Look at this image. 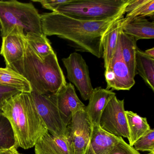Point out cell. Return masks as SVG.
Wrapping results in <instances>:
<instances>
[{"instance_id": "6da1fadb", "label": "cell", "mask_w": 154, "mask_h": 154, "mask_svg": "<svg viewBox=\"0 0 154 154\" xmlns=\"http://www.w3.org/2000/svg\"><path fill=\"white\" fill-rule=\"evenodd\" d=\"M124 14L93 21L78 19L58 12L45 13L40 15L41 27L47 36H57L68 41L76 51L87 52L101 58L104 34Z\"/></svg>"}, {"instance_id": "7a4b0ae2", "label": "cell", "mask_w": 154, "mask_h": 154, "mask_svg": "<svg viewBox=\"0 0 154 154\" xmlns=\"http://www.w3.org/2000/svg\"><path fill=\"white\" fill-rule=\"evenodd\" d=\"M1 110L12 126L17 149L33 147L48 131L30 93L15 94L6 102Z\"/></svg>"}, {"instance_id": "3957f363", "label": "cell", "mask_w": 154, "mask_h": 154, "mask_svg": "<svg viewBox=\"0 0 154 154\" xmlns=\"http://www.w3.org/2000/svg\"><path fill=\"white\" fill-rule=\"evenodd\" d=\"M9 68L24 76L30 83L32 91L40 94H57L67 83L56 53L42 60L26 39L23 57Z\"/></svg>"}, {"instance_id": "277c9868", "label": "cell", "mask_w": 154, "mask_h": 154, "mask_svg": "<svg viewBox=\"0 0 154 154\" xmlns=\"http://www.w3.org/2000/svg\"><path fill=\"white\" fill-rule=\"evenodd\" d=\"M16 27L28 33L43 34L41 17L31 3L16 0L0 1V31L2 38L8 35Z\"/></svg>"}, {"instance_id": "5b68a950", "label": "cell", "mask_w": 154, "mask_h": 154, "mask_svg": "<svg viewBox=\"0 0 154 154\" xmlns=\"http://www.w3.org/2000/svg\"><path fill=\"white\" fill-rule=\"evenodd\" d=\"M130 0H70L55 12L85 20H104L125 13Z\"/></svg>"}, {"instance_id": "8992f818", "label": "cell", "mask_w": 154, "mask_h": 154, "mask_svg": "<svg viewBox=\"0 0 154 154\" xmlns=\"http://www.w3.org/2000/svg\"><path fill=\"white\" fill-rule=\"evenodd\" d=\"M30 94L48 132L55 137L65 136L66 127L60 115L55 94H40L34 91Z\"/></svg>"}, {"instance_id": "52a82bcc", "label": "cell", "mask_w": 154, "mask_h": 154, "mask_svg": "<svg viewBox=\"0 0 154 154\" xmlns=\"http://www.w3.org/2000/svg\"><path fill=\"white\" fill-rule=\"evenodd\" d=\"M104 75L107 83V90L129 91L135 85L134 78L131 75L122 56L119 37L109 68L105 70Z\"/></svg>"}, {"instance_id": "ba28073f", "label": "cell", "mask_w": 154, "mask_h": 154, "mask_svg": "<svg viewBox=\"0 0 154 154\" xmlns=\"http://www.w3.org/2000/svg\"><path fill=\"white\" fill-rule=\"evenodd\" d=\"M100 126L115 137L128 139L124 100H119L115 96L110 100L101 116Z\"/></svg>"}, {"instance_id": "9c48e42d", "label": "cell", "mask_w": 154, "mask_h": 154, "mask_svg": "<svg viewBox=\"0 0 154 154\" xmlns=\"http://www.w3.org/2000/svg\"><path fill=\"white\" fill-rule=\"evenodd\" d=\"M67 72L69 82L73 84L80 92L84 100H89L93 90L86 62L80 54L73 53L62 59Z\"/></svg>"}, {"instance_id": "30bf717a", "label": "cell", "mask_w": 154, "mask_h": 154, "mask_svg": "<svg viewBox=\"0 0 154 154\" xmlns=\"http://www.w3.org/2000/svg\"><path fill=\"white\" fill-rule=\"evenodd\" d=\"M84 109L74 113L66 127V136L74 154H83L91 138L92 127Z\"/></svg>"}, {"instance_id": "8fae6325", "label": "cell", "mask_w": 154, "mask_h": 154, "mask_svg": "<svg viewBox=\"0 0 154 154\" xmlns=\"http://www.w3.org/2000/svg\"><path fill=\"white\" fill-rule=\"evenodd\" d=\"M55 95L60 115L64 124L67 127L74 114L84 109L85 105L78 98L71 83H67Z\"/></svg>"}, {"instance_id": "7c38bea8", "label": "cell", "mask_w": 154, "mask_h": 154, "mask_svg": "<svg viewBox=\"0 0 154 154\" xmlns=\"http://www.w3.org/2000/svg\"><path fill=\"white\" fill-rule=\"evenodd\" d=\"M25 35L23 30L16 27L8 35L2 38L0 54L4 58L6 67H9L23 57Z\"/></svg>"}, {"instance_id": "4fadbf2b", "label": "cell", "mask_w": 154, "mask_h": 154, "mask_svg": "<svg viewBox=\"0 0 154 154\" xmlns=\"http://www.w3.org/2000/svg\"><path fill=\"white\" fill-rule=\"evenodd\" d=\"M116 96L111 90L98 87L93 89L89 99V103L85 111L87 114L92 128L100 126V119L103 112L110 100Z\"/></svg>"}, {"instance_id": "5bb4252c", "label": "cell", "mask_w": 154, "mask_h": 154, "mask_svg": "<svg viewBox=\"0 0 154 154\" xmlns=\"http://www.w3.org/2000/svg\"><path fill=\"white\" fill-rule=\"evenodd\" d=\"M121 138L108 133L100 126H93L90 140L83 154H111Z\"/></svg>"}, {"instance_id": "9a60e30c", "label": "cell", "mask_w": 154, "mask_h": 154, "mask_svg": "<svg viewBox=\"0 0 154 154\" xmlns=\"http://www.w3.org/2000/svg\"><path fill=\"white\" fill-rule=\"evenodd\" d=\"M35 154H74L66 136L55 137L47 131L38 140Z\"/></svg>"}, {"instance_id": "2e32d148", "label": "cell", "mask_w": 154, "mask_h": 154, "mask_svg": "<svg viewBox=\"0 0 154 154\" xmlns=\"http://www.w3.org/2000/svg\"><path fill=\"white\" fill-rule=\"evenodd\" d=\"M122 30L137 41L154 38V22H150L145 18H134L126 22L124 21Z\"/></svg>"}, {"instance_id": "e0dca14e", "label": "cell", "mask_w": 154, "mask_h": 154, "mask_svg": "<svg viewBox=\"0 0 154 154\" xmlns=\"http://www.w3.org/2000/svg\"><path fill=\"white\" fill-rule=\"evenodd\" d=\"M124 21V17H122L112 25L103 36V57L104 60L105 70H107L109 68L110 61L116 48L119 34L122 29Z\"/></svg>"}, {"instance_id": "ac0fdd59", "label": "cell", "mask_w": 154, "mask_h": 154, "mask_svg": "<svg viewBox=\"0 0 154 154\" xmlns=\"http://www.w3.org/2000/svg\"><path fill=\"white\" fill-rule=\"evenodd\" d=\"M119 39L120 42L122 56L128 66L131 76L134 78L137 74L136 69V54L138 49L137 40L122 31L119 32Z\"/></svg>"}, {"instance_id": "d6986e66", "label": "cell", "mask_w": 154, "mask_h": 154, "mask_svg": "<svg viewBox=\"0 0 154 154\" xmlns=\"http://www.w3.org/2000/svg\"><path fill=\"white\" fill-rule=\"evenodd\" d=\"M128 129L129 145L133 146L135 142L150 129L147 119L130 111H125Z\"/></svg>"}, {"instance_id": "ffe728a7", "label": "cell", "mask_w": 154, "mask_h": 154, "mask_svg": "<svg viewBox=\"0 0 154 154\" xmlns=\"http://www.w3.org/2000/svg\"><path fill=\"white\" fill-rule=\"evenodd\" d=\"M0 85L14 88L20 92L30 93L32 91L29 82L21 75L9 67L0 68Z\"/></svg>"}, {"instance_id": "44dd1931", "label": "cell", "mask_w": 154, "mask_h": 154, "mask_svg": "<svg viewBox=\"0 0 154 154\" xmlns=\"http://www.w3.org/2000/svg\"><path fill=\"white\" fill-rule=\"evenodd\" d=\"M127 13L124 22L134 18L149 17L154 15V0H130L125 9Z\"/></svg>"}, {"instance_id": "7402d4cb", "label": "cell", "mask_w": 154, "mask_h": 154, "mask_svg": "<svg viewBox=\"0 0 154 154\" xmlns=\"http://www.w3.org/2000/svg\"><path fill=\"white\" fill-rule=\"evenodd\" d=\"M136 69L137 74L142 77L146 84L154 91V58L137 49L136 54Z\"/></svg>"}, {"instance_id": "603a6c76", "label": "cell", "mask_w": 154, "mask_h": 154, "mask_svg": "<svg viewBox=\"0 0 154 154\" xmlns=\"http://www.w3.org/2000/svg\"><path fill=\"white\" fill-rule=\"evenodd\" d=\"M25 38L33 51L42 60L55 52L50 41L44 34L28 33L25 35Z\"/></svg>"}, {"instance_id": "cb8c5ba5", "label": "cell", "mask_w": 154, "mask_h": 154, "mask_svg": "<svg viewBox=\"0 0 154 154\" xmlns=\"http://www.w3.org/2000/svg\"><path fill=\"white\" fill-rule=\"evenodd\" d=\"M15 144L16 140L12 126L0 110V150L13 147Z\"/></svg>"}, {"instance_id": "d4e9b609", "label": "cell", "mask_w": 154, "mask_h": 154, "mask_svg": "<svg viewBox=\"0 0 154 154\" xmlns=\"http://www.w3.org/2000/svg\"><path fill=\"white\" fill-rule=\"evenodd\" d=\"M133 146L138 151H147L150 154L154 153V129H149L135 142Z\"/></svg>"}, {"instance_id": "484cf974", "label": "cell", "mask_w": 154, "mask_h": 154, "mask_svg": "<svg viewBox=\"0 0 154 154\" xmlns=\"http://www.w3.org/2000/svg\"><path fill=\"white\" fill-rule=\"evenodd\" d=\"M111 154H140L133 146L125 142L122 137L116 144Z\"/></svg>"}, {"instance_id": "4316f807", "label": "cell", "mask_w": 154, "mask_h": 154, "mask_svg": "<svg viewBox=\"0 0 154 154\" xmlns=\"http://www.w3.org/2000/svg\"><path fill=\"white\" fill-rule=\"evenodd\" d=\"M19 93L20 92L17 89L0 85V110L2 109L9 99Z\"/></svg>"}, {"instance_id": "83f0119b", "label": "cell", "mask_w": 154, "mask_h": 154, "mask_svg": "<svg viewBox=\"0 0 154 154\" xmlns=\"http://www.w3.org/2000/svg\"><path fill=\"white\" fill-rule=\"evenodd\" d=\"M69 1L70 0H32V2H39L43 8L52 11L53 12H55L59 6Z\"/></svg>"}, {"instance_id": "f1b7e54d", "label": "cell", "mask_w": 154, "mask_h": 154, "mask_svg": "<svg viewBox=\"0 0 154 154\" xmlns=\"http://www.w3.org/2000/svg\"><path fill=\"white\" fill-rule=\"evenodd\" d=\"M17 149L15 146L8 149L0 150V154H22L18 151Z\"/></svg>"}, {"instance_id": "f546056e", "label": "cell", "mask_w": 154, "mask_h": 154, "mask_svg": "<svg viewBox=\"0 0 154 154\" xmlns=\"http://www.w3.org/2000/svg\"><path fill=\"white\" fill-rule=\"evenodd\" d=\"M144 53H145V54L147 56L149 57H151V58H154V48H150V49L146 50Z\"/></svg>"}, {"instance_id": "4dcf8cb0", "label": "cell", "mask_w": 154, "mask_h": 154, "mask_svg": "<svg viewBox=\"0 0 154 154\" xmlns=\"http://www.w3.org/2000/svg\"><path fill=\"white\" fill-rule=\"evenodd\" d=\"M154 154V153H151V154Z\"/></svg>"}]
</instances>
